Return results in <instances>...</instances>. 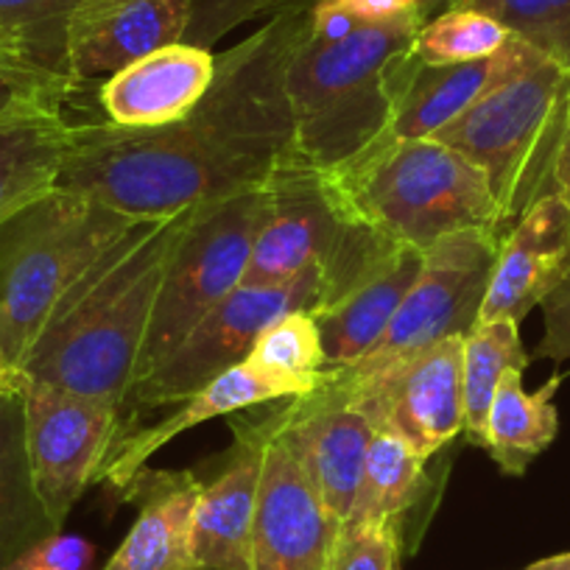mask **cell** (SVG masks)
<instances>
[{"mask_svg":"<svg viewBox=\"0 0 570 570\" xmlns=\"http://www.w3.org/2000/svg\"><path fill=\"white\" fill-rule=\"evenodd\" d=\"M327 177L344 207L394 244L428 249L459 229L507 235L484 171L434 137L375 142Z\"/></svg>","mask_w":570,"mask_h":570,"instance_id":"cell-4","label":"cell"},{"mask_svg":"<svg viewBox=\"0 0 570 570\" xmlns=\"http://www.w3.org/2000/svg\"><path fill=\"white\" fill-rule=\"evenodd\" d=\"M57 531L31 475L20 381V386L0 392V568Z\"/></svg>","mask_w":570,"mask_h":570,"instance_id":"cell-24","label":"cell"},{"mask_svg":"<svg viewBox=\"0 0 570 570\" xmlns=\"http://www.w3.org/2000/svg\"><path fill=\"white\" fill-rule=\"evenodd\" d=\"M294 0H188V29L183 42L210 51L222 37L238 29L240 23L279 12Z\"/></svg>","mask_w":570,"mask_h":570,"instance_id":"cell-33","label":"cell"},{"mask_svg":"<svg viewBox=\"0 0 570 570\" xmlns=\"http://www.w3.org/2000/svg\"><path fill=\"white\" fill-rule=\"evenodd\" d=\"M20 381H23V372L14 370V366L9 364L7 353H3V347H0V392H3V389L20 386Z\"/></svg>","mask_w":570,"mask_h":570,"instance_id":"cell-42","label":"cell"},{"mask_svg":"<svg viewBox=\"0 0 570 570\" xmlns=\"http://www.w3.org/2000/svg\"><path fill=\"white\" fill-rule=\"evenodd\" d=\"M523 570H570V551L553 553V557H546V559H537V562L525 564Z\"/></svg>","mask_w":570,"mask_h":570,"instance_id":"cell-41","label":"cell"},{"mask_svg":"<svg viewBox=\"0 0 570 570\" xmlns=\"http://www.w3.org/2000/svg\"><path fill=\"white\" fill-rule=\"evenodd\" d=\"M216 76V53L174 42L157 48L101 85V107L109 124L155 129L188 118Z\"/></svg>","mask_w":570,"mask_h":570,"instance_id":"cell-19","label":"cell"},{"mask_svg":"<svg viewBox=\"0 0 570 570\" xmlns=\"http://www.w3.org/2000/svg\"><path fill=\"white\" fill-rule=\"evenodd\" d=\"M81 0H0V37L29 40L62 59L65 20Z\"/></svg>","mask_w":570,"mask_h":570,"instance_id":"cell-32","label":"cell"},{"mask_svg":"<svg viewBox=\"0 0 570 570\" xmlns=\"http://www.w3.org/2000/svg\"><path fill=\"white\" fill-rule=\"evenodd\" d=\"M135 222L90 196L57 188L0 227V347L14 370L65 294Z\"/></svg>","mask_w":570,"mask_h":570,"instance_id":"cell-5","label":"cell"},{"mask_svg":"<svg viewBox=\"0 0 570 570\" xmlns=\"http://www.w3.org/2000/svg\"><path fill=\"white\" fill-rule=\"evenodd\" d=\"M542 333L540 344L534 347L531 358H551V361H570V272L564 274L562 283L548 294L540 303Z\"/></svg>","mask_w":570,"mask_h":570,"instance_id":"cell-36","label":"cell"},{"mask_svg":"<svg viewBox=\"0 0 570 570\" xmlns=\"http://www.w3.org/2000/svg\"><path fill=\"white\" fill-rule=\"evenodd\" d=\"M425 464L428 459H422L397 434L375 431L370 448H366L353 509H350L347 520L342 525L392 523L403 531L405 546L409 523L428 487Z\"/></svg>","mask_w":570,"mask_h":570,"instance_id":"cell-26","label":"cell"},{"mask_svg":"<svg viewBox=\"0 0 570 570\" xmlns=\"http://www.w3.org/2000/svg\"><path fill=\"white\" fill-rule=\"evenodd\" d=\"M570 272V202L546 196L509 227L479 322H523Z\"/></svg>","mask_w":570,"mask_h":570,"instance_id":"cell-16","label":"cell"},{"mask_svg":"<svg viewBox=\"0 0 570 570\" xmlns=\"http://www.w3.org/2000/svg\"><path fill=\"white\" fill-rule=\"evenodd\" d=\"M65 109L35 112L0 124V227L57 190L70 149Z\"/></svg>","mask_w":570,"mask_h":570,"instance_id":"cell-23","label":"cell"},{"mask_svg":"<svg viewBox=\"0 0 570 570\" xmlns=\"http://www.w3.org/2000/svg\"><path fill=\"white\" fill-rule=\"evenodd\" d=\"M190 210L137 218L65 294L20 372L62 392L124 409L140 370L171 246Z\"/></svg>","mask_w":570,"mask_h":570,"instance_id":"cell-2","label":"cell"},{"mask_svg":"<svg viewBox=\"0 0 570 570\" xmlns=\"http://www.w3.org/2000/svg\"><path fill=\"white\" fill-rule=\"evenodd\" d=\"M420 26L416 12H409L355 23L342 37L311 31L285 76L294 160L331 174L381 140L414 62Z\"/></svg>","mask_w":570,"mask_h":570,"instance_id":"cell-3","label":"cell"},{"mask_svg":"<svg viewBox=\"0 0 570 570\" xmlns=\"http://www.w3.org/2000/svg\"><path fill=\"white\" fill-rule=\"evenodd\" d=\"M456 7L490 14L509 35L570 73V0H459Z\"/></svg>","mask_w":570,"mask_h":570,"instance_id":"cell-30","label":"cell"},{"mask_svg":"<svg viewBox=\"0 0 570 570\" xmlns=\"http://www.w3.org/2000/svg\"><path fill=\"white\" fill-rule=\"evenodd\" d=\"M266 420L303 464L333 518L344 523L375 434L372 422L350 403L342 383L325 375H320L316 389L285 400L283 409L266 414Z\"/></svg>","mask_w":570,"mask_h":570,"instance_id":"cell-14","label":"cell"},{"mask_svg":"<svg viewBox=\"0 0 570 570\" xmlns=\"http://www.w3.org/2000/svg\"><path fill=\"white\" fill-rule=\"evenodd\" d=\"M92 564H96V548L90 540L57 531L26 548L0 570H92Z\"/></svg>","mask_w":570,"mask_h":570,"instance_id":"cell-35","label":"cell"},{"mask_svg":"<svg viewBox=\"0 0 570 570\" xmlns=\"http://www.w3.org/2000/svg\"><path fill=\"white\" fill-rule=\"evenodd\" d=\"M570 124V73L542 57L534 68L487 92L434 140L484 171L503 229L557 194V166Z\"/></svg>","mask_w":570,"mask_h":570,"instance_id":"cell-6","label":"cell"},{"mask_svg":"<svg viewBox=\"0 0 570 570\" xmlns=\"http://www.w3.org/2000/svg\"><path fill=\"white\" fill-rule=\"evenodd\" d=\"M464 336L442 338L364 375L320 372L342 383L350 403L372 422L431 459L464 431Z\"/></svg>","mask_w":570,"mask_h":570,"instance_id":"cell-11","label":"cell"},{"mask_svg":"<svg viewBox=\"0 0 570 570\" xmlns=\"http://www.w3.org/2000/svg\"><path fill=\"white\" fill-rule=\"evenodd\" d=\"M320 7L344 14L355 23H383V20L416 12L420 0H320Z\"/></svg>","mask_w":570,"mask_h":570,"instance_id":"cell-37","label":"cell"},{"mask_svg":"<svg viewBox=\"0 0 570 570\" xmlns=\"http://www.w3.org/2000/svg\"><path fill=\"white\" fill-rule=\"evenodd\" d=\"M557 196L570 202V124H568V135H564V149L562 157H559L557 166Z\"/></svg>","mask_w":570,"mask_h":570,"instance_id":"cell-39","label":"cell"},{"mask_svg":"<svg viewBox=\"0 0 570 570\" xmlns=\"http://www.w3.org/2000/svg\"><path fill=\"white\" fill-rule=\"evenodd\" d=\"M246 364L297 383L305 392L316 389L320 372L325 370V353L311 311H292L274 320L257 336Z\"/></svg>","mask_w":570,"mask_h":570,"instance_id":"cell-29","label":"cell"},{"mask_svg":"<svg viewBox=\"0 0 570 570\" xmlns=\"http://www.w3.org/2000/svg\"><path fill=\"white\" fill-rule=\"evenodd\" d=\"M316 0H294L261 31L216 57V76L188 118L155 129L73 124L57 188L129 218H157L249 188L294 160L285 76L314 31Z\"/></svg>","mask_w":570,"mask_h":570,"instance_id":"cell-1","label":"cell"},{"mask_svg":"<svg viewBox=\"0 0 570 570\" xmlns=\"http://www.w3.org/2000/svg\"><path fill=\"white\" fill-rule=\"evenodd\" d=\"M562 375H553L537 392H525L523 372L509 370L492 397L484 428V448L503 475H523L529 464L551 448L559 431L553 397Z\"/></svg>","mask_w":570,"mask_h":570,"instance_id":"cell-25","label":"cell"},{"mask_svg":"<svg viewBox=\"0 0 570 570\" xmlns=\"http://www.w3.org/2000/svg\"><path fill=\"white\" fill-rule=\"evenodd\" d=\"M459 0H420V7H416V18H420V23H425V20L436 18L440 12H445V9L456 7Z\"/></svg>","mask_w":570,"mask_h":570,"instance_id":"cell-40","label":"cell"},{"mask_svg":"<svg viewBox=\"0 0 570 570\" xmlns=\"http://www.w3.org/2000/svg\"><path fill=\"white\" fill-rule=\"evenodd\" d=\"M0 46H3V48H14V51L29 53V57H35L37 62H42V65H48V68H53V70H59V73H65L62 62H59V59L53 57V53H48L46 48L35 46V42H29V40H14V37H0ZM65 76H68V73H65Z\"/></svg>","mask_w":570,"mask_h":570,"instance_id":"cell-38","label":"cell"},{"mask_svg":"<svg viewBox=\"0 0 570 570\" xmlns=\"http://www.w3.org/2000/svg\"><path fill=\"white\" fill-rule=\"evenodd\" d=\"M512 40L507 26L479 9L453 7L425 20L414 37V57L425 65H462L492 57Z\"/></svg>","mask_w":570,"mask_h":570,"instance_id":"cell-28","label":"cell"},{"mask_svg":"<svg viewBox=\"0 0 570 570\" xmlns=\"http://www.w3.org/2000/svg\"><path fill=\"white\" fill-rule=\"evenodd\" d=\"M322 299V272L311 266L277 285H238L216 305L160 366L129 389L120 409V431L140 411H155L188 400L218 375L244 364L257 336L292 311H314ZM120 436V434H118Z\"/></svg>","mask_w":570,"mask_h":570,"instance_id":"cell-9","label":"cell"},{"mask_svg":"<svg viewBox=\"0 0 570 570\" xmlns=\"http://www.w3.org/2000/svg\"><path fill=\"white\" fill-rule=\"evenodd\" d=\"M202 481L183 470H146L120 490V501L140 507L135 525L124 537L104 570H196L194 512Z\"/></svg>","mask_w":570,"mask_h":570,"instance_id":"cell-20","label":"cell"},{"mask_svg":"<svg viewBox=\"0 0 570 570\" xmlns=\"http://www.w3.org/2000/svg\"><path fill=\"white\" fill-rule=\"evenodd\" d=\"M261 484L252 523V570H333L342 523L303 464L261 416Z\"/></svg>","mask_w":570,"mask_h":570,"instance_id":"cell-13","label":"cell"},{"mask_svg":"<svg viewBox=\"0 0 570 570\" xmlns=\"http://www.w3.org/2000/svg\"><path fill=\"white\" fill-rule=\"evenodd\" d=\"M542 59L540 51L512 37L492 57L462 65H425L414 57L397 92L389 129L377 142L434 137L451 120L468 112L475 101L503 81L525 73Z\"/></svg>","mask_w":570,"mask_h":570,"instance_id":"cell-17","label":"cell"},{"mask_svg":"<svg viewBox=\"0 0 570 570\" xmlns=\"http://www.w3.org/2000/svg\"><path fill=\"white\" fill-rule=\"evenodd\" d=\"M79 85L35 57L0 46V124L65 109Z\"/></svg>","mask_w":570,"mask_h":570,"instance_id":"cell-31","label":"cell"},{"mask_svg":"<svg viewBox=\"0 0 570 570\" xmlns=\"http://www.w3.org/2000/svg\"><path fill=\"white\" fill-rule=\"evenodd\" d=\"M235 456L202 484L194 512L196 570H252V523L261 484V422H235Z\"/></svg>","mask_w":570,"mask_h":570,"instance_id":"cell-21","label":"cell"},{"mask_svg":"<svg viewBox=\"0 0 570 570\" xmlns=\"http://www.w3.org/2000/svg\"><path fill=\"white\" fill-rule=\"evenodd\" d=\"M403 531L392 523L342 525L333 570H400Z\"/></svg>","mask_w":570,"mask_h":570,"instance_id":"cell-34","label":"cell"},{"mask_svg":"<svg viewBox=\"0 0 570 570\" xmlns=\"http://www.w3.org/2000/svg\"><path fill=\"white\" fill-rule=\"evenodd\" d=\"M263 210L266 188L240 190L190 210L163 274L137 381L160 366L177 344L238 288Z\"/></svg>","mask_w":570,"mask_h":570,"instance_id":"cell-8","label":"cell"},{"mask_svg":"<svg viewBox=\"0 0 570 570\" xmlns=\"http://www.w3.org/2000/svg\"><path fill=\"white\" fill-rule=\"evenodd\" d=\"M531 355L520 342V325L509 320L479 322L464 336L462 353V397H464V434L473 445L484 442L487 414L492 397L509 370L523 372Z\"/></svg>","mask_w":570,"mask_h":570,"instance_id":"cell-27","label":"cell"},{"mask_svg":"<svg viewBox=\"0 0 570 570\" xmlns=\"http://www.w3.org/2000/svg\"><path fill=\"white\" fill-rule=\"evenodd\" d=\"M26 445L48 518L62 531L70 509L96 484L120 434V409L23 375Z\"/></svg>","mask_w":570,"mask_h":570,"instance_id":"cell-12","label":"cell"},{"mask_svg":"<svg viewBox=\"0 0 570 570\" xmlns=\"http://www.w3.org/2000/svg\"><path fill=\"white\" fill-rule=\"evenodd\" d=\"M503 235L459 229L422 249V268L381 342L344 375H364L479 325Z\"/></svg>","mask_w":570,"mask_h":570,"instance_id":"cell-10","label":"cell"},{"mask_svg":"<svg viewBox=\"0 0 570 570\" xmlns=\"http://www.w3.org/2000/svg\"><path fill=\"white\" fill-rule=\"evenodd\" d=\"M266 210L240 277L244 288L277 285L311 266L322 272V299L331 308L370 277L397 246L344 207L336 185L320 168L288 160L266 185Z\"/></svg>","mask_w":570,"mask_h":570,"instance_id":"cell-7","label":"cell"},{"mask_svg":"<svg viewBox=\"0 0 570 570\" xmlns=\"http://www.w3.org/2000/svg\"><path fill=\"white\" fill-rule=\"evenodd\" d=\"M299 394L308 392L297 386V383L283 381V377L257 370V366L244 361V364L218 375L207 386H202L188 400H183L179 409L168 414L163 422H157V425L129 428L126 434H120L112 451H109L107 462L98 470L96 481L98 484H107L115 495H120V490L135 479V473L146 468V462L155 453H160L168 442H174L179 434L190 431V428L202 425L207 420H216V416L240 414V411H249L263 403L299 397Z\"/></svg>","mask_w":570,"mask_h":570,"instance_id":"cell-18","label":"cell"},{"mask_svg":"<svg viewBox=\"0 0 570 570\" xmlns=\"http://www.w3.org/2000/svg\"><path fill=\"white\" fill-rule=\"evenodd\" d=\"M188 0H81L65 20V70L73 85L109 79L157 48L183 42Z\"/></svg>","mask_w":570,"mask_h":570,"instance_id":"cell-15","label":"cell"},{"mask_svg":"<svg viewBox=\"0 0 570 570\" xmlns=\"http://www.w3.org/2000/svg\"><path fill=\"white\" fill-rule=\"evenodd\" d=\"M422 268V249L397 246L375 272L361 279L331 308L316 311L314 322L322 338L325 370L344 372L358 364L386 333L400 303Z\"/></svg>","mask_w":570,"mask_h":570,"instance_id":"cell-22","label":"cell"}]
</instances>
